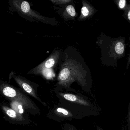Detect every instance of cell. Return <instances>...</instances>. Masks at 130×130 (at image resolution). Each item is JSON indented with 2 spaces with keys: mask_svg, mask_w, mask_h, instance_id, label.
Masks as SVG:
<instances>
[{
  "mask_svg": "<svg viewBox=\"0 0 130 130\" xmlns=\"http://www.w3.org/2000/svg\"><path fill=\"white\" fill-rule=\"evenodd\" d=\"M18 108L19 109H22V106L21 105H19L18 106Z\"/></svg>",
  "mask_w": 130,
  "mask_h": 130,
  "instance_id": "2e32d148",
  "label": "cell"
},
{
  "mask_svg": "<svg viewBox=\"0 0 130 130\" xmlns=\"http://www.w3.org/2000/svg\"><path fill=\"white\" fill-rule=\"evenodd\" d=\"M90 7L87 6V5H84L81 9V14L83 17H87L90 13Z\"/></svg>",
  "mask_w": 130,
  "mask_h": 130,
  "instance_id": "52a82bcc",
  "label": "cell"
},
{
  "mask_svg": "<svg viewBox=\"0 0 130 130\" xmlns=\"http://www.w3.org/2000/svg\"><path fill=\"white\" fill-rule=\"evenodd\" d=\"M58 52H53L45 60L39 64L36 67L30 70L28 74H42L45 75L46 73L52 72V68L55 67L58 61Z\"/></svg>",
  "mask_w": 130,
  "mask_h": 130,
  "instance_id": "277c9868",
  "label": "cell"
},
{
  "mask_svg": "<svg viewBox=\"0 0 130 130\" xmlns=\"http://www.w3.org/2000/svg\"><path fill=\"white\" fill-rule=\"evenodd\" d=\"M9 4L10 9L17 12L25 19L31 22H41L45 24H53L52 19L41 15L31 8L28 2L22 0H10Z\"/></svg>",
  "mask_w": 130,
  "mask_h": 130,
  "instance_id": "3957f363",
  "label": "cell"
},
{
  "mask_svg": "<svg viewBox=\"0 0 130 130\" xmlns=\"http://www.w3.org/2000/svg\"><path fill=\"white\" fill-rule=\"evenodd\" d=\"M62 130H78L76 127L72 124L66 123L62 127Z\"/></svg>",
  "mask_w": 130,
  "mask_h": 130,
  "instance_id": "9c48e42d",
  "label": "cell"
},
{
  "mask_svg": "<svg viewBox=\"0 0 130 130\" xmlns=\"http://www.w3.org/2000/svg\"><path fill=\"white\" fill-rule=\"evenodd\" d=\"M126 5V1L125 0H121L119 2L118 6L121 9H123L125 7Z\"/></svg>",
  "mask_w": 130,
  "mask_h": 130,
  "instance_id": "7c38bea8",
  "label": "cell"
},
{
  "mask_svg": "<svg viewBox=\"0 0 130 130\" xmlns=\"http://www.w3.org/2000/svg\"><path fill=\"white\" fill-rule=\"evenodd\" d=\"M7 114L11 118H15L16 116V112L12 109H9L7 111Z\"/></svg>",
  "mask_w": 130,
  "mask_h": 130,
  "instance_id": "8fae6325",
  "label": "cell"
},
{
  "mask_svg": "<svg viewBox=\"0 0 130 130\" xmlns=\"http://www.w3.org/2000/svg\"><path fill=\"white\" fill-rule=\"evenodd\" d=\"M127 18L128 19V20H130V10H128V12L127 13Z\"/></svg>",
  "mask_w": 130,
  "mask_h": 130,
  "instance_id": "5bb4252c",
  "label": "cell"
},
{
  "mask_svg": "<svg viewBox=\"0 0 130 130\" xmlns=\"http://www.w3.org/2000/svg\"><path fill=\"white\" fill-rule=\"evenodd\" d=\"M61 57L60 70L56 84L57 91L65 89L77 92L71 87L76 82L83 91L89 93L92 87L91 74L87 66L79 52L75 49L67 48Z\"/></svg>",
  "mask_w": 130,
  "mask_h": 130,
  "instance_id": "6da1fadb",
  "label": "cell"
},
{
  "mask_svg": "<svg viewBox=\"0 0 130 130\" xmlns=\"http://www.w3.org/2000/svg\"><path fill=\"white\" fill-rule=\"evenodd\" d=\"M51 2L56 4H65L71 2V1L63 0V1H51Z\"/></svg>",
  "mask_w": 130,
  "mask_h": 130,
  "instance_id": "30bf717a",
  "label": "cell"
},
{
  "mask_svg": "<svg viewBox=\"0 0 130 130\" xmlns=\"http://www.w3.org/2000/svg\"><path fill=\"white\" fill-rule=\"evenodd\" d=\"M96 130H104L102 128L100 127V126H99V125H96Z\"/></svg>",
  "mask_w": 130,
  "mask_h": 130,
  "instance_id": "4fadbf2b",
  "label": "cell"
},
{
  "mask_svg": "<svg viewBox=\"0 0 130 130\" xmlns=\"http://www.w3.org/2000/svg\"><path fill=\"white\" fill-rule=\"evenodd\" d=\"M55 93L58 99V105L69 110L76 119L99 115L96 106L86 96L77 92H65L56 90Z\"/></svg>",
  "mask_w": 130,
  "mask_h": 130,
  "instance_id": "7a4b0ae2",
  "label": "cell"
},
{
  "mask_svg": "<svg viewBox=\"0 0 130 130\" xmlns=\"http://www.w3.org/2000/svg\"><path fill=\"white\" fill-rule=\"evenodd\" d=\"M19 112H20V113H21V114H22V113H23V109H20Z\"/></svg>",
  "mask_w": 130,
  "mask_h": 130,
  "instance_id": "9a60e30c",
  "label": "cell"
},
{
  "mask_svg": "<svg viewBox=\"0 0 130 130\" xmlns=\"http://www.w3.org/2000/svg\"><path fill=\"white\" fill-rule=\"evenodd\" d=\"M51 115L52 118L59 122L76 119L75 116L69 110L63 108L58 104L55 106L52 111Z\"/></svg>",
  "mask_w": 130,
  "mask_h": 130,
  "instance_id": "5b68a950",
  "label": "cell"
},
{
  "mask_svg": "<svg viewBox=\"0 0 130 130\" xmlns=\"http://www.w3.org/2000/svg\"><path fill=\"white\" fill-rule=\"evenodd\" d=\"M3 92L4 95L9 97H14L17 95L16 90L12 87L9 86L5 87L4 88Z\"/></svg>",
  "mask_w": 130,
  "mask_h": 130,
  "instance_id": "8992f818",
  "label": "cell"
},
{
  "mask_svg": "<svg viewBox=\"0 0 130 130\" xmlns=\"http://www.w3.org/2000/svg\"><path fill=\"white\" fill-rule=\"evenodd\" d=\"M66 11L71 17H74L76 15V12L74 7L72 5H68L66 7Z\"/></svg>",
  "mask_w": 130,
  "mask_h": 130,
  "instance_id": "ba28073f",
  "label": "cell"
}]
</instances>
